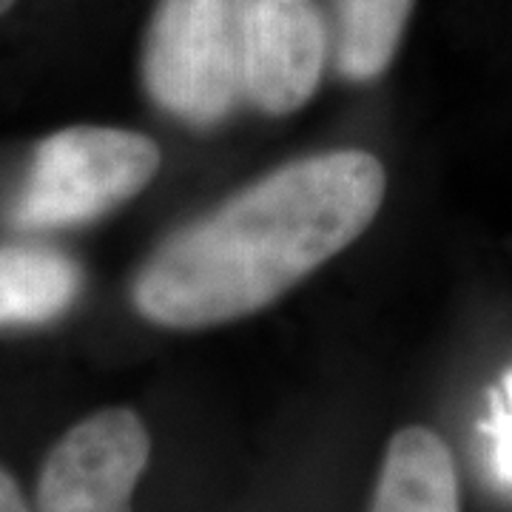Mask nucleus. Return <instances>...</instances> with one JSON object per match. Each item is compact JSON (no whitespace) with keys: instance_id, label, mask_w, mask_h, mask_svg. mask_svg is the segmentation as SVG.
Returning a JSON list of instances; mask_svg holds the SVG:
<instances>
[{"instance_id":"obj_1","label":"nucleus","mask_w":512,"mask_h":512,"mask_svg":"<svg viewBox=\"0 0 512 512\" xmlns=\"http://www.w3.org/2000/svg\"><path fill=\"white\" fill-rule=\"evenodd\" d=\"M384 191V165L362 148L282 165L165 237L134 276V311L171 330L265 311L365 234Z\"/></svg>"},{"instance_id":"obj_2","label":"nucleus","mask_w":512,"mask_h":512,"mask_svg":"<svg viewBox=\"0 0 512 512\" xmlns=\"http://www.w3.org/2000/svg\"><path fill=\"white\" fill-rule=\"evenodd\" d=\"M163 163L157 143L128 128L69 126L35 148L12 208L23 231H57L97 220L134 200Z\"/></svg>"},{"instance_id":"obj_3","label":"nucleus","mask_w":512,"mask_h":512,"mask_svg":"<svg viewBox=\"0 0 512 512\" xmlns=\"http://www.w3.org/2000/svg\"><path fill=\"white\" fill-rule=\"evenodd\" d=\"M143 86L185 126L228 120L245 100L231 0H157L143 37Z\"/></svg>"},{"instance_id":"obj_4","label":"nucleus","mask_w":512,"mask_h":512,"mask_svg":"<svg viewBox=\"0 0 512 512\" xmlns=\"http://www.w3.org/2000/svg\"><path fill=\"white\" fill-rule=\"evenodd\" d=\"M148 461L146 421L131 407L97 410L49 450L37 476V512H131Z\"/></svg>"},{"instance_id":"obj_5","label":"nucleus","mask_w":512,"mask_h":512,"mask_svg":"<svg viewBox=\"0 0 512 512\" xmlns=\"http://www.w3.org/2000/svg\"><path fill=\"white\" fill-rule=\"evenodd\" d=\"M245 100L285 117L311 103L330 55L316 0H231Z\"/></svg>"},{"instance_id":"obj_6","label":"nucleus","mask_w":512,"mask_h":512,"mask_svg":"<svg viewBox=\"0 0 512 512\" xmlns=\"http://www.w3.org/2000/svg\"><path fill=\"white\" fill-rule=\"evenodd\" d=\"M370 512H461L456 458L430 427H402L384 447Z\"/></svg>"},{"instance_id":"obj_7","label":"nucleus","mask_w":512,"mask_h":512,"mask_svg":"<svg viewBox=\"0 0 512 512\" xmlns=\"http://www.w3.org/2000/svg\"><path fill=\"white\" fill-rule=\"evenodd\" d=\"M83 288L80 265L49 248L0 245V330L55 322Z\"/></svg>"},{"instance_id":"obj_8","label":"nucleus","mask_w":512,"mask_h":512,"mask_svg":"<svg viewBox=\"0 0 512 512\" xmlns=\"http://www.w3.org/2000/svg\"><path fill=\"white\" fill-rule=\"evenodd\" d=\"M416 0H333L330 57L339 77L370 83L399 52Z\"/></svg>"},{"instance_id":"obj_9","label":"nucleus","mask_w":512,"mask_h":512,"mask_svg":"<svg viewBox=\"0 0 512 512\" xmlns=\"http://www.w3.org/2000/svg\"><path fill=\"white\" fill-rule=\"evenodd\" d=\"M495 464L498 473L512 481V373L504 379V402L495 399Z\"/></svg>"},{"instance_id":"obj_10","label":"nucleus","mask_w":512,"mask_h":512,"mask_svg":"<svg viewBox=\"0 0 512 512\" xmlns=\"http://www.w3.org/2000/svg\"><path fill=\"white\" fill-rule=\"evenodd\" d=\"M0 512H29L18 481L6 467H0Z\"/></svg>"},{"instance_id":"obj_11","label":"nucleus","mask_w":512,"mask_h":512,"mask_svg":"<svg viewBox=\"0 0 512 512\" xmlns=\"http://www.w3.org/2000/svg\"><path fill=\"white\" fill-rule=\"evenodd\" d=\"M15 3H18V0H0V18H3V15H6V12L15 6Z\"/></svg>"}]
</instances>
